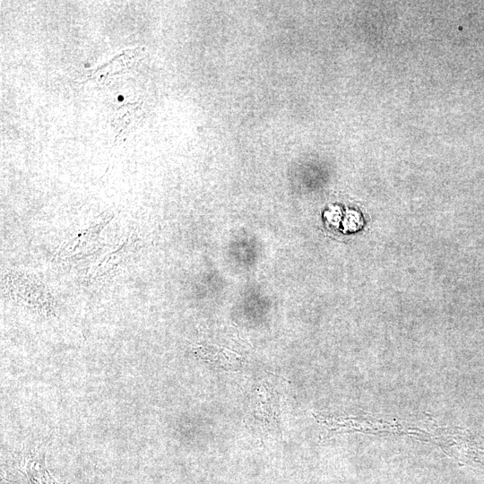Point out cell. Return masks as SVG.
Wrapping results in <instances>:
<instances>
[{
    "label": "cell",
    "mask_w": 484,
    "mask_h": 484,
    "mask_svg": "<svg viewBox=\"0 0 484 484\" xmlns=\"http://www.w3.org/2000/svg\"><path fill=\"white\" fill-rule=\"evenodd\" d=\"M23 471L29 480V484H60L48 473L44 454H35L23 460Z\"/></svg>",
    "instance_id": "6da1fadb"
},
{
    "label": "cell",
    "mask_w": 484,
    "mask_h": 484,
    "mask_svg": "<svg viewBox=\"0 0 484 484\" xmlns=\"http://www.w3.org/2000/svg\"><path fill=\"white\" fill-rule=\"evenodd\" d=\"M277 404L272 401V394L263 393L259 398L256 412L260 416L262 423L270 427H277Z\"/></svg>",
    "instance_id": "7a4b0ae2"
},
{
    "label": "cell",
    "mask_w": 484,
    "mask_h": 484,
    "mask_svg": "<svg viewBox=\"0 0 484 484\" xmlns=\"http://www.w3.org/2000/svg\"><path fill=\"white\" fill-rule=\"evenodd\" d=\"M117 100H118V101H123V100H124V97H123L122 95H119V96L117 97Z\"/></svg>",
    "instance_id": "3957f363"
}]
</instances>
